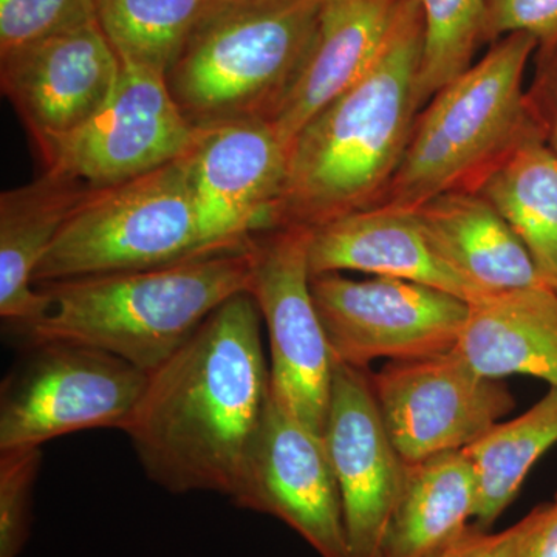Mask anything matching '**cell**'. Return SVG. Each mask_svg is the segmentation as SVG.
Instances as JSON below:
<instances>
[{"label": "cell", "mask_w": 557, "mask_h": 557, "mask_svg": "<svg viewBox=\"0 0 557 557\" xmlns=\"http://www.w3.org/2000/svg\"><path fill=\"white\" fill-rule=\"evenodd\" d=\"M478 479L463 450L410 465L379 557H435L474 518Z\"/></svg>", "instance_id": "7402d4cb"}, {"label": "cell", "mask_w": 557, "mask_h": 557, "mask_svg": "<svg viewBox=\"0 0 557 557\" xmlns=\"http://www.w3.org/2000/svg\"><path fill=\"white\" fill-rule=\"evenodd\" d=\"M260 324L251 293L233 296L150 373L124 434L156 485L236 496L271 397Z\"/></svg>", "instance_id": "6da1fadb"}, {"label": "cell", "mask_w": 557, "mask_h": 557, "mask_svg": "<svg viewBox=\"0 0 557 557\" xmlns=\"http://www.w3.org/2000/svg\"><path fill=\"white\" fill-rule=\"evenodd\" d=\"M251 240L239 248L157 269L119 271L36 285L50 310L17 335L24 344H87L156 372L220 306L249 292Z\"/></svg>", "instance_id": "3957f363"}, {"label": "cell", "mask_w": 557, "mask_h": 557, "mask_svg": "<svg viewBox=\"0 0 557 557\" xmlns=\"http://www.w3.org/2000/svg\"><path fill=\"white\" fill-rule=\"evenodd\" d=\"M456 351L487 379L528 375L557 386V289L539 285L471 304Z\"/></svg>", "instance_id": "ffe728a7"}, {"label": "cell", "mask_w": 557, "mask_h": 557, "mask_svg": "<svg viewBox=\"0 0 557 557\" xmlns=\"http://www.w3.org/2000/svg\"><path fill=\"white\" fill-rule=\"evenodd\" d=\"M423 20L401 0L383 50L299 132L288 152L277 226L318 228L375 207L397 174L417 123Z\"/></svg>", "instance_id": "7a4b0ae2"}, {"label": "cell", "mask_w": 557, "mask_h": 557, "mask_svg": "<svg viewBox=\"0 0 557 557\" xmlns=\"http://www.w3.org/2000/svg\"><path fill=\"white\" fill-rule=\"evenodd\" d=\"M233 502L282 520L319 557H350L325 438L300 423L273 394Z\"/></svg>", "instance_id": "4fadbf2b"}, {"label": "cell", "mask_w": 557, "mask_h": 557, "mask_svg": "<svg viewBox=\"0 0 557 557\" xmlns=\"http://www.w3.org/2000/svg\"><path fill=\"white\" fill-rule=\"evenodd\" d=\"M121 64L166 76L201 25L240 0H94Z\"/></svg>", "instance_id": "cb8c5ba5"}, {"label": "cell", "mask_w": 557, "mask_h": 557, "mask_svg": "<svg viewBox=\"0 0 557 557\" xmlns=\"http://www.w3.org/2000/svg\"><path fill=\"white\" fill-rule=\"evenodd\" d=\"M528 35L539 49L557 47V0H486L485 39Z\"/></svg>", "instance_id": "83f0119b"}, {"label": "cell", "mask_w": 557, "mask_h": 557, "mask_svg": "<svg viewBox=\"0 0 557 557\" xmlns=\"http://www.w3.org/2000/svg\"><path fill=\"white\" fill-rule=\"evenodd\" d=\"M121 65L119 86L100 112L40 157L46 171L100 189L189 152L196 127L172 98L164 75Z\"/></svg>", "instance_id": "8fae6325"}, {"label": "cell", "mask_w": 557, "mask_h": 557, "mask_svg": "<svg viewBox=\"0 0 557 557\" xmlns=\"http://www.w3.org/2000/svg\"><path fill=\"white\" fill-rule=\"evenodd\" d=\"M370 379L388 438L409 467L469 448L516 408L509 388L480 375L456 348L388 361Z\"/></svg>", "instance_id": "30bf717a"}, {"label": "cell", "mask_w": 557, "mask_h": 557, "mask_svg": "<svg viewBox=\"0 0 557 557\" xmlns=\"http://www.w3.org/2000/svg\"><path fill=\"white\" fill-rule=\"evenodd\" d=\"M148 381L141 369L87 344H24L0 387V450L42 448L87 429L126 432Z\"/></svg>", "instance_id": "52a82bcc"}, {"label": "cell", "mask_w": 557, "mask_h": 557, "mask_svg": "<svg viewBox=\"0 0 557 557\" xmlns=\"http://www.w3.org/2000/svg\"><path fill=\"white\" fill-rule=\"evenodd\" d=\"M536 49L531 36H505L440 89L418 116L379 205L416 208L438 194L471 189L537 123L523 95V76Z\"/></svg>", "instance_id": "277c9868"}, {"label": "cell", "mask_w": 557, "mask_h": 557, "mask_svg": "<svg viewBox=\"0 0 557 557\" xmlns=\"http://www.w3.org/2000/svg\"><path fill=\"white\" fill-rule=\"evenodd\" d=\"M401 0H322L306 60L269 120L293 145L299 132L376 61Z\"/></svg>", "instance_id": "e0dca14e"}, {"label": "cell", "mask_w": 557, "mask_h": 557, "mask_svg": "<svg viewBox=\"0 0 557 557\" xmlns=\"http://www.w3.org/2000/svg\"><path fill=\"white\" fill-rule=\"evenodd\" d=\"M324 438L338 480L350 557H379L409 465L388 438L368 369L335 361Z\"/></svg>", "instance_id": "9a60e30c"}, {"label": "cell", "mask_w": 557, "mask_h": 557, "mask_svg": "<svg viewBox=\"0 0 557 557\" xmlns=\"http://www.w3.org/2000/svg\"><path fill=\"white\" fill-rule=\"evenodd\" d=\"M534 522V508L518 523L500 531L480 530L474 523L435 557H516Z\"/></svg>", "instance_id": "f1b7e54d"}, {"label": "cell", "mask_w": 557, "mask_h": 557, "mask_svg": "<svg viewBox=\"0 0 557 557\" xmlns=\"http://www.w3.org/2000/svg\"><path fill=\"white\" fill-rule=\"evenodd\" d=\"M423 20L421 102L472 64L485 39L486 0H417Z\"/></svg>", "instance_id": "d4e9b609"}, {"label": "cell", "mask_w": 557, "mask_h": 557, "mask_svg": "<svg viewBox=\"0 0 557 557\" xmlns=\"http://www.w3.org/2000/svg\"><path fill=\"white\" fill-rule=\"evenodd\" d=\"M516 557H557V491L555 498L534 508V522Z\"/></svg>", "instance_id": "f546056e"}, {"label": "cell", "mask_w": 557, "mask_h": 557, "mask_svg": "<svg viewBox=\"0 0 557 557\" xmlns=\"http://www.w3.org/2000/svg\"><path fill=\"white\" fill-rule=\"evenodd\" d=\"M121 69L95 21L0 58V84L42 157L100 112Z\"/></svg>", "instance_id": "5bb4252c"}, {"label": "cell", "mask_w": 557, "mask_h": 557, "mask_svg": "<svg viewBox=\"0 0 557 557\" xmlns=\"http://www.w3.org/2000/svg\"><path fill=\"white\" fill-rule=\"evenodd\" d=\"M87 189L46 171L0 196V317L16 336L49 313L50 300L35 287V274Z\"/></svg>", "instance_id": "ac0fdd59"}, {"label": "cell", "mask_w": 557, "mask_h": 557, "mask_svg": "<svg viewBox=\"0 0 557 557\" xmlns=\"http://www.w3.org/2000/svg\"><path fill=\"white\" fill-rule=\"evenodd\" d=\"M309 245L304 226L256 234L249 293L269 332L271 394L324 437L335 358L311 295Z\"/></svg>", "instance_id": "ba28073f"}, {"label": "cell", "mask_w": 557, "mask_h": 557, "mask_svg": "<svg viewBox=\"0 0 557 557\" xmlns=\"http://www.w3.org/2000/svg\"><path fill=\"white\" fill-rule=\"evenodd\" d=\"M207 255L185 156L119 185L87 189L40 262L35 287Z\"/></svg>", "instance_id": "8992f818"}, {"label": "cell", "mask_w": 557, "mask_h": 557, "mask_svg": "<svg viewBox=\"0 0 557 557\" xmlns=\"http://www.w3.org/2000/svg\"><path fill=\"white\" fill-rule=\"evenodd\" d=\"M518 234L542 281L557 289V152L534 124L471 188Z\"/></svg>", "instance_id": "44dd1931"}, {"label": "cell", "mask_w": 557, "mask_h": 557, "mask_svg": "<svg viewBox=\"0 0 557 557\" xmlns=\"http://www.w3.org/2000/svg\"><path fill=\"white\" fill-rule=\"evenodd\" d=\"M311 295L333 358L359 369L454 350L471 310L450 293L384 276L318 274Z\"/></svg>", "instance_id": "9c48e42d"}, {"label": "cell", "mask_w": 557, "mask_h": 557, "mask_svg": "<svg viewBox=\"0 0 557 557\" xmlns=\"http://www.w3.org/2000/svg\"><path fill=\"white\" fill-rule=\"evenodd\" d=\"M557 443V386L533 408L507 423H498L467 454L478 479L474 525L491 530L518 497L527 475Z\"/></svg>", "instance_id": "603a6c76"}, {"label": "cell", "mask_w": 557, "mask_h": 557, "mask_svg": "<svg viewBox=\"0 0 557 557\" xmlns=\"http://www.w3.org/2000/svg\"><path fill=\"white\" fill-rule=\"evenodd\" d=\"M95 21L94 0H0V58Z\"/></svg>", "instance_id": "484cf974"}, {"label": "cell", "mask_w": 557, "mask_h": 557, "mask_svg": "<svg viewBox=\"0 0 557 557\" xmlns=\"http://www.w3.org/2000/svg\"><path fill=\"white\" fill-rule=\"evenodd\" d=\"M201 244L208 255L276 228L288 149L265 120L196 127L186 153Z\"/></svg>", "instance_id": "7c38bea8"}, {"label": "cell", "mask_w": 557, "mask_h": 557, "mask_svg": "<svg viewBox=\"0 0 557 557\" xmlns=\"http://www.w3.org/2000/svg\"><path fill=\"white\" fill-rule=\"evenodd\" d=\"M309 262L311 276L359 271L428 285L469 304L486 298L443 260L413 208L375 205L310 230Z\"/></svg>", "instance_id": "2e32d148"}, {"label": "cell", "mask_w": 557, "mask_h": 557, "mask_svg": "<svg viewBox=\"0 0 557 557\" xmlns=\"http://www.w3.org/2000/svg\"><path fill=\"white\" fill-rule=\"evenodd\" d=\"M322 0H240L201 25L166 73L194 127L273 116L306 60Z\"/></svg>", "instance_id": "5b68a950"}, {"label": "cell", "mask_w": 557, "mask_h": 557, "mask_svg": "<svg viewBox=\"0 0 557 557\" xmlns=\"http://www.w3.org/2000/svg\"><path fill=\"white\" fill-rule=\"evenodd\" d=\"M42 448L0 450V557H17L32 533Z\"/></svg>", "instance_id": "4316f807"}, {"label": "cell", "mask_w": 557, "mask_h": 557, "mask_svg": "<svg viewBox=\"0 0 557 557\" xmlns=\"http://www.w3.org/2000/svg\"><path fill=\"white\" fill-rule=\"evenodd\" d=\"M552 58V75H549V102H548V119L547 123L542 124L545 137L549 146L557 152V47L552 53H548Z\"/></svg>", "instance_id": "4dcf8cb0"}, {"label": "cell", "mask_w": 557, "mask_h": 557, "mask_svg": "<svg viewBox=\"0 0 557 557\" xmlns=\"http://www.w3.org/2000/svg\"><path fill=\"white\" fill-rule=\"evenodd\" d=\"M413 211L443 260L486 298L545 285L518 234L475 190H448Z\"/></svg>", "instance_id": "d6986e66"}]
</instances>
